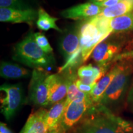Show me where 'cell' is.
<instances>
[{
  "instance_id": "obj_22",
  "label": "cell",
  "mask_w": 133,
  "mask_h": 133,
  "mask_svg": "<svg viewBox=\"0 0 133 133\" xmlns=\"http://www.w3.org/2000/svg\"><path fill=\"white\" fill-rule=\"evenodd\" d=\"M34 36L36 43L41 49L47 54H52V48L50 45L48 38L44 34L41 32H36L34 33Z\"/></svg>"
},
{
  "instance_id": "obj_8",
  "label": "cell",
  "mask_w": 133,
  "mask_h": 133,
  "mask_svg": "<svg viewBox=\"0 0 133 133\" xmlns=\"http://www.w3.org/2000/svg\"><path fill=\"white\" fill-rule=\"evenodd\" d=\"M63 71L57 74L50 75L48 76L47 81L49 87V105H54L64 99L67 94L71 72Z\"/></svg>"
},
{
  "instance_id": "obj_19",
  "label": "cell",
  "mask_w": 133,
  "mask_h": 133,
  "mask_svg": "<svg viewBox=\"0 0 133 133\" xmlns=\"http://www.w3.org/2000/svg\"><path fill=\"white\" fill-rule=\"evenodd\" d=\"M109 27L111 32H120L133 29V15L129 12L110 20Z\"/></svg>"
},
{
  "instance_id": "obj_23",
  "label": "cell",
  "mask_w": 133,
  "mask_h": 133,
  "mask_svg": "<svg viewBox=\"0 0 133 133\" xmlns=\"http://www.w3.org/2000/svg\"><path fill=\"white\" fill-rule=\"evenodd\" d=\"M95 85L96 84L89 85V84H85V83H83L79 78H78L77 80H76V86H77L79 90L81 92L86 93V94H90V93L92 92Z\"/></svg>"
},
{
  "instance_id": "obj_1",
  "label": "cell",
  "mask_w": 133,
  "mask_h": 133,
  "mask_svg": "<svg viewBox=\"0 0 133 133\" xmlns=\"http://www.w3.org/2000/svg\"><path fill=\"white\" fill-rule=\"evenodd\" d=\"M132 124L101 104H94L74 128V133H131Z\"/></svg>"
},
{
  "instance_id": "obj_9",
  "label": "cell",
  "mask_w": 133,
  "mask_h": 133,
  "mask_svg": "<svg viewBox=\"0 0 133 133\" xmlns=\"http://www.w3.org/2000/svg\"><path fill=\"white\" fill-rule=\"evenodd\" d=\"M121 46L118 43L103 41L94 49L91 57L98 66H109L110 62L117 57Z\"/></svg>"
},
{
  "instance_id": "obj_3",
  "label": "cell",
  "mask_w": 133,
  "mask_h": 133,
  "mask_svg": "<svg viewBox=\"0 0 133 133\" xmlns=\"http://www.w3.org/2000/svg\"><path fill=\"white\" fill-rule=\"evenodd\" d=\"M119 64L120 65L119 71L106 89L99 104L109 109L116 106L123 99L132 73V66L130 62L123 61Z\"/></svg>"
},
{
  "instance_id": "obj_5",
  "label": "cell",
  "mask_w": 133,
  "mask_h": 133,
  "mask_svg": "<svg viewBox=\"0 0 133 133\" xmlns=\"http://www.w3.org/2000/svg\"><path fill=\"white\" fill-rule=\"evenodd\" d=\"M49 75L45 69H33L29 84V98L35 105L42 107L49 105V87L47 81Z\"/></svg>"
},
{
  "instance_id": "obj_6",
  "label": "cell",
  "mask_w": 133,
  "mask_h": 133,
  "mask_svg": "<svg viewBox=\"0 0 133 133\" xmlns=\"http://www.w3.org/2000/svg\"><path fill=\"white\" fill-rule=\"evenodd\" d=\"M80 26L81 23H79L66 28L63 31L58 41V49L65 60V64L81 51Z\"/></svg>"
},
{
  "instance_id": "obj_18",
  "label": "cell",
  "mask_w": 133,
  "mask_h": 133,
  "mask_svg": "<svg viewBox=\"0 0 133 133\" xmlns=\"http://www.w3.org/2000/svg\"><path fill=\"white\" fill-rule=\"evenodd\" d=\"M38 17L36 22V25L38 29L43 31H48L49 30L54 29L62 33L63 30L61 29L56 24L58 21L57 18L50 16L48 13L42 8L38 9Z\"/></svg>"
},
{
  "instance_id": "obj_21",
  "label": "cell",
  "mask_w": 133,
  "mask_h": 133,
  "mask_svg": "<svg viewBox=\"0 0 133 133\" xmlns=\"http://www.w3.org/2000/svg\"><path fill=\"white\" fill-rule=\"evenodd\" d=\"M77 76H76L74 73H73L71 75L69 88H68L66 98L65 99V108L72 102L75 97L79 91L76 86V80L78 79Z\"/></svg>"
},
{
  "instance_id": "obj_16",
  "label": "cell",
  "mask_w": 133,
  "mask_h": 133,
  "mask_svg": "<svg viewBox=\"0 0 133 133\" xmlns=\"http://www.w3.org/2000/svg\"><path fill=\"white\" fill-rule=\"evenodd\" d=\"M102 34H107V33L101 32L93 18L90 20L83 22L82 23H81L80 26L79 48H82L86 45Z\"/></svg>"
},
{
  "instance_id": "obj_17",
  "label": "cell",
  "mask_w": 133,
  "mask_h": 133,
  "mask_svg": "<svg viewBox=\"0 0 133 133\" xmlns=\"http://www.w3.org/2000/svg\"><path fill=\"white\" fill-rule=\"evenodd\" d=\"M133 10V0H122L117 4L109 8H103L97 16L112 19L131 12Z\"/></svg>"
},
{
  "instance_id": "obj_14",
  "label": "cell",
  "mask_w": 133,
  "mask_h": 133,
  "mask_svg": "<svg viewBox=\"0 0 133 133\" xmlns=\"http://www.w3.org/2000/svg\"><path fill=\"white\" fill-rule=\"evenodd\" d=\"M32 72L15 63L2 61L0 65V75L5 79L26 78Z\"/></svg>"
},
{
  "instance_id": "obj_2",
  "label": "cell",
  "mask_w": 133,
  "mask_h": 133,
  "mask_svg": "<svg viewBox=\"0 0 133 133\" xmlns=\"http://www.w3.org/2000/svg\"><path fill=\"white\" fill-rule=\"evenodd\" d=\"M12 59L34 69H46L55 64L52 54H47L36 43L34 33L30 31L16 44Z\"/></svg>"
},
{
  "instance_id": "obj_7",
  "label": "cell",
  "mask_w": 133,
  "mask_h": 133,
  "mask_svg": "<svg viewBox=\"0 0 133 133\" xmlns=\"http://www.w3.org/2000/svg\"><path fill=\"white\" fill-rule=\"evenodd\" d=\"M93 105L91 97L83 102H71L65 108L59 126L63 133L74 128Z\"/></svg>"
},
{
  "instance_id": "obj_10",
  "label": "cell",
  "mask_w": 133,
  "mask_h": 133,
  "mask_svg": "<svg viewBox=\"0 0 133 133\" xmlns=\"http://www.w3.org/2000/svg\"><path fill=\"white\" fill-rule=\"evenodd\" d=\"M102 9L98 5L88 2L65 9L61 15L65 19L86 21L99 15Z\"/></svg>"
},
{
  "instance_id": "obj_4",
  "label": "cell",
  "mask_w": 133,
  "mask_h": 133,
  "mask_svg": "<svg viewBox=\"0 0 133 133\" xmlns=\"http://www.w3.org/2000/svg\"><path fill=\"white\" fill-rule=\"evenodd\" d=\"M1 112L7 120L14 116L24 101V91L21 84H4L0 87Z\"/></svg>"
},
{
  "instance_id": "obj_24",
  "label": "cell",
  "mask_w": 133,
  "mask_h": 133,
  "mask_svg": "<svg viewBox=\"0 0 133 133\" xmlns=\"http://www.w3.org/2000/svg\"><path fill=\"white\" fill-rule=\"evenodd\" d=\"M121 1H122V0H106V1L100 3L99 4L96 5H98L100 7L102 8H109L117 4L118 3H119Z\"/></svg>"
},
{
  "instance_id": "obj_27",
  "label": "cell",
  "mask_w": 133,
  "mask_h": 133,
  "mask_svg": "<svg viewBox=\"0 0 133 133\" xmlns=\"http://www.w3.org/2000/svg\"><path fill=\"white\" fill-rule=\"evenodd\" d=\"M89 1L90 3H94V4H97L103 2V1H106V0H89Z\"/></svg>"
},
{
  "instance_id": "obj_25",
  "label": "cell",
  "mask_w": 133,
  "mask_h": 133,
  "mask_svg": "<svg viewBox=\"0 0 133 133\" xmlns=\"http://www.w3.org/2000/svg\"><path fill=\"white\" fill-rule=\"evenodd\" d=\"M0 133H12L11 131L8 128V127L4 123H1L0 124Z\"/></svg>"
},
{
  "instance_id": "obj_12",
  "label": "cell",
  "mask_w": 133,
  "mask_h": 133,
  "mask_svg": "<svg viewBox=\"0 0 133 133\" xmlns=\"http://www.w3.org/2000/svg\"><path fill=\"white\" fill-rule=\"evenodd\" d=\"M48 110L41 108L29 116L25 124L20 133H46L45 123Z\"/></svg>"
},
{
  "instance_id": "obj_20",
  "label": "cell",
  "mask_w": 133,
  "mask_h": 133,
  "mask_svg": "<svg viewBox=\"0 0 133 133\" xmlns=\"http://www.w3.org/2000/svg\"><path fill=\"white\" fill-rule=\"evenodd\" d=\"M36 0H0V8L27 10L36 9Z\"/></svg>"
},
{
  "instance_id": "obj_26",
  "label": "cell",
  "mask_w": 133,
  "mask_h": 133,
  "mask_svg": "<svg viewBox=\"0 0 133 133\" xmlns=\"http://www.w3.org/2000/svg\"><path fill=\"white\" fill-rule=\"evenodd\" d=\"M46 133H63V132L61 129V128L59 127L57 128V129H53V130L48 131Z\"/></svg>"
},
{
  "instance_id": "obj_11",
  "label": "cell",
  "mask_w": 133,
  "mask_h": 133,
  "mask_svg": "<svg viewBox=\"0 0 133 133\" xmlns=\"http://www.w3.org/2000/svg\"><path fill=\"white\" fill-rule=\"evenodd\" d=\"M38 17V10H22L12 8H0V21L15 24L25 23L33 25Z\"/></svg>"
},
{
  "instance_id": "obj_13",
  "label": "cell",
  "mask_w": 133,
  "mask_h": 133,
  "mask_svg": "<svg viewBox=\"0 0 133 133\" xmlns=\"http://www.w3.org/2000/svg\"><path fill=\"white\" fill-rule=\"evenodd\" d=\"M119 69H120V65L118 62L110 70V71H109L96 83L92 91L89 94L93 104L96 105L99 104L101 98L105 92L106 89L118 73Z\"/></svg>"
},
{
  "instance_id": "obj_28",
  "label": "cell",
  "mask_w": 133,
  "mask_h": 133,
  "mask_svg": "<svg viewBox=\"0 0 133 133\" xmlns=\"http://www.w3.org/2000/svg\"><path fill=\"white\" fill-rule=\"evenodd\" d=\"M129 99L131 101V102L132 103V104L133 105V88H132V91H131V92L130 93V96H129Z\"/></svg>"
},
{
  "instance_id": "obj_29",
  "label": "cell",
  "mask_w": 133,
  "mask_h": 133,
  "mask_svg": "<svg viewBox=\"0 0 133 133\" xmlns=\"http://www.w3.org/2000/svg\"><path fill=\"white\" fill-rule=\"evenodd\" d=\"M132 15H133V12H132Z\"/></svg>"
},
{
  "instance_id": "obj_15",
  "label": "cell",
  "mask_w": 133,
  "mask_h": 133,
  "mask_svg": "<svg viewBox=\"0 0 133 133\" xmlns=\"http://www.w3.org/2000/svg\"><path fill=\"white\" fill-rule=\"evenodd\" d=\"M65 110V99L53 105L46 115L45 123L48 131L59 127Z\"/></svg>"
}]
</instances>
